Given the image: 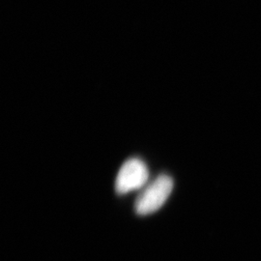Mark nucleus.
<instances>
[{
  "mask_svg": "<svg viewBox=\"0 0 261 261\" xmlns=\"http://www.w3.org/2000/svg\"><path fill=\"white\" fill-rule=\"evenodd\" d=\"M173 185V179L168 174H161L148 185H145L136 199V213L148 216L157 212L167 202Z\"/></svg>",
  "mask_w": 261,
  "mask_h": 261,
  "instance_id": "nucleus-1",
  "label": "nucleus"
},
{
  "mask_svg": "<svg viewBox=\"0 0 261 261\" xmlns=\"http://www.w3.org/2000/svg\"><path fill=\"white\" fill-rule=\"evenodd\" d=\"M149 176L145 163L139 158L127 160L118 171L115 190L119 195H126L130 192L140 190L146 185Z\"/></svg>",
  "mask_w": 261,
  "mask_h": 261,
  "instance_id": "nucleus-2",
  "label": "nucleus"
}]
</instances>
